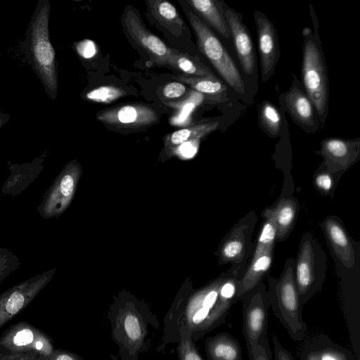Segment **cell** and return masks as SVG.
Listing matches in <instances>:
<instances>
[{
  "label": "cell",
  "mask_w": 360,
  "mask_h": 360,
  "mask_svg": "<svg viewBox=\"0 0 360 360\" xmlns=\"http://www.w3.org/2000/svg\"><path fill=\"white\" fill-rule=\"evenodd\" d=\"M246 267L231 264L214 283L187 302L173 306L164 319L163 333L157 352H163L168 344L179 342V326L188 330L195 342L224 323L231 307L237 302L238 281Z\"/></svg>",
  "instance_id": "6da1fadb"
},
{
  "label": "cell",
  "mask_w": 360,
  "mask_h": 360,
  "mask_svg": "<svg viewBox=\"0 0 360 360\" xmlns=\"http://www.w3.org/2000/svg\"><path fill=\"white\" fill-rule=\"evenodd\" d=\"M108 317L120 360H138L141 353L151 348L154 333L160 326L155 314L132 301L115 303Z\"/></svg>",
  "instance_id": "7a4b0ae2"
},
{
  "label": "cell",
  "mask_w": 360,
  "mask_h": 360,
  "mask_svg": "<svg viewBox=\"0 0 360 360\" xmlns=\"http://www.w3.org/2000/svg\"><path fill=\"white\" fill-rule=\"evenodd\" d=\"M295 259L288 258L279 278H269L268 295L273 312L295 341L302 340L307 326L302 318V305L295 280Z\"/></svg>",
  "instance_id": "3957f363"
},
{
  "label": "cell",
  "mask_w": 360,
  "mask_h": 360,
  "mask_svg": "<svg viewBox=\"0 0 360 360\" xmlns=\"http://www.w3.org/2000/svg\"><path fill=\"white\" fill-rule=\"evenodd\" d=\"M302 82L304 92L312 103L320 124L328 117L329 86L326 60L317 33L303 29Z\"/></svg>",
  "instance_id": "277c9868"
},
{
  "label": "cell",
  "mask_w": 360,
  "mask_h": 360,
  "mask_svg": "<svg viewBox=\"0 0 360 360\" xmlns=\"http://www.w3.org/2000/svg\"><path fill=\"white\" fill-rule=\"evenodd\" d=\"M326 271L327 257L324 250L311 233H305L300 240L294 267L302 305L321 289Z\"/></svg>",
  "instance_id": "5b68a950"
},
{
  "label": "cell",
  "mask_w": 360,
  "mask_h": 360,
  "mask_svg": "<svg viewBox=\"0 0 360 360\" xmlns=\"http://www.w3.org/2000/svg\"><path fill=\"white\" fill-rule=\"evenodd\" d=\"M194 32L200 51L212 65L222 80L240 95L245 93V84L237 66L217 36L192 11H186Z\"/></svg>",
  "instance_id": "8992f818"
},
{
  "label": "cell",
  "mask_w": 360,
  "mask_h": 360,
  "mask_svg": "<svg viewBox=\"0 0 360 360\" xmlns=\"http://www.w3.org/2000/svg\"><path fill=\"white\" fill-rule=\"evenodd\" d=\"M53 349L51 337L25 321L10 326L0 336V360H35Z\"/></svg>",
  "instance_id": "52a82bcc"
},
{
  "label": "cell",
  "mask_w": 360,
  "mask_h": 360,
  "mask_svg": "<svg viewBox=\"0 0 360 360\" xmlns=\"http://www.w3.org/2000/svg\"><path fill=\"white\" fill-rule=\"evenodd\" d=\"M243 333L248 356L253 348L267 338L268 311L270 307L266 285L259 282L241 300Z\"/></svg>",
  "instance_id": "ba28073f"
},
{
  "label": "cell",
  "mask_w": 360,
  "mask_h": 360,
  "mask_svg": "<svg viewBox=\"0 0 360 360\" xmlns=\"http://www.w3.org/2000/svg\"><path fill=\"white\" fill-rule=\"evenodd\" d=\"M257 222L255 211L251 210L231 227L220 245L221 264L248 266L255 249L252 235Z\"/></svg>",
  "instance_id": "9c48e42d"
},
{
  "label": "cell",
  "mask_w": 360,
  "mask_h": 360,
  "mask_svg": "<svg viewBox=\"0 0 360 360\" xmlns=\"http://www.w3.org/2000/svg\"><path fill=\"white\" fill-rule=\"evenodd\" d=\"M123 30L131 43L154 63L165 65L171 48L152 33L143 24L136 8L128 5L122 15Z\"/></svg>",
  "instance_id": "30bf717a"
},
{
  "label": "cell",
  "mask_w": 360,
  "mask_h": 360,
  "mask_svg": "<svg viewBox=\"0 0 360 360\" xmlns=\"http://www.w3.org/2000/svg\"><path fill=\"white\" fill-rule=\"evenodd\" d=\"M55 269L46 271L0 294V328L26 308L52 278Z\"/></svg>",
  "instance_id": "8fae6325"
},
{
  "label": "cell",
  "mask_w": 360,
  "mask_h": 360,
  "mask_svg": "<svg viewBox=\"0 0 360 360\" xmlns=\"http://www.w3.org/2000/svg\"><path fill=\"white\" fill-rule=\"evenodd\" d=\"M96 119L103 124L120 130L146 129L159 122L156 111L143 103H127L97 112Z\"/></svg>",
  "instance_id": "7c38bea8"
},
{
  "label": "cell",
  "mask_w": 360,
  "mask_h": 360,
  "mask_svg": "<svg viewBox=\"0 0 360 360\" xmlns=\"http://www.w3.org/2000/svg\"><path fill=\"white\" fill-rule=\"evenodd\" d=\"M257 48L259 56L262 82L274 74L280 57V46L276 27L266 15L258 10L254 12Z\"/></svg>",
  "instance_id": "4fadbf2b"
},
{
  "label": "cell",
  "mask_w": 360,
  "mask_h": 360,
  "mask_svg": "<svg viewBox=\"0 0 360 360\" xmlns=\"http://www.w3.org/2000/svg\"><path fill=\"white\" fill-rule=\"evenodd\" d=\"M75 172L72 167L64 169L46 191L37 207L43 219L58 217L67 208L75 190Z\"/></svg>",
  "instance_id": "5bb4252c"
},
{
  "label": "cell",
  "mask_w": 360,
  "mask_h": 360,
  "mask_svg": "<svg viewBox=\"0 0 360 360\" xmlns=\"http://www.w3.org/2000/svg\"><path fill=\"white\" fill-rule=\"evenodd\" d=\"M316 153L323 158V162L329 172L342 174L359 160L360 139H325L321 141V148Z\"/></svg>",
  "instance_id": "9a60e30c"
},
{
  "label": "cell",
  "mask_w": 360,
  "mask_h": 360,
  "mask_svg": "<svg viewBox=\"0 0 360 360\" xmlns=\"http://www.w3.org/2000/svg\"><path fill=\"white\" fill-rule=\"evenodd\" d=\"M225 17L240 67L246 75L252 76L255 73L257 65L254 44L249 30L243 22L241 15L233 8L228 7Z\"/></svg>",
  "instance_id": "2e32d148"
},
{
  "label": "cell",
  "mask_w": 360,
  "mask_h": 360,
  "mask_svg": "<svg viewBox=\"0 0 360 360\" xmlns=\"http://www.w3.org/2000/svg\"><path fill=\"white\" fill-rule=\"evenodd\" d=\"M284 102L292 119L305 131L315 133L319 129L320 122L312 103L295 82L285 94Z\"/></svg>",
  "instance_id": "e0dca14e"
},
{
  "label": "cell",
  "mask_w": 360,
  "mask_h": 360,
  "mask_svg": "<svg viewBox=\"0 0 360 360\" xmlns=\"http://www.w3.org/2000/svg\"><path fill=\"white\" fill-rule=\"evenodd\" d=\"M322 228L338 259L345 267H353L356 259L355 249L342 221L336 216H328L322 222Z\"/></svg>",
  "instance_id": "ac0fdd59"
},
{
  "label": "cell",
  "mask_w": 360,
  "mask_h": 360,
  "mask_svg": "<svg viewBox=\"0 0 360 360\" xmlns=\"http://www.w3.org/2000/svg\"><path fill=\"white\" fill-rule=\"evenodd\" d=\"M187 3L196 15L210 28L214 30L226 39H231L229 28L225 17L228 8L220 0H188Z\"/></svg>",
  "instance_id": "d6986e66"
},
{
  "label": "cell",
  "mask_w": 360,
  "mask_h": 360,
  "mask_svg": "<svg viewBox=\"0 0 360 360\" xmlns=\"http://www.w3.org/2000/svg\"><path fill=\"white\" fill-rule=\"evenodd\" d=\"M300 360H354L348 349L326 335H319L307 342L300 352Z\"/></svg>",
  "instance_id": "ffe728a7"
},
{
  "label": "cell",
  "mask_w": 360,
  "mask_h": 360,
  "mask_svg": "<svg viewBox=\"0 0 360 360\" xmlns=\"http://www.w3.org/2000/svg\"><path fill=\"white\" fill-rule=\"evenodd\" d=\"M273 249L252 257L238 281L236 300L241 301L245 294L262 281L270 269Z\"/></svg>",
  "instance_id": "44dd1931"
},
{
  "label": "cell",
  "mask_w": 360,
  "mask_h": 360,
  "mask_svg": "<svg viewBox=\"0 0 360 360\" xmlns=\"http://www.w3.org/2000/svg\"><path fill=\"white\" fill-rule=\"evenodd\" d=\"M148 13L155 22L175 35L182 34L186 24L174 4L166 0H147Z\"/></svg>",
  "instance_id": "7402d4cb"
},
{
  "label": "cell",
  "mask_w": 360,
  "mask_h": 360,
  "mask_svg": "<svg viewBox=\"0 0 360 360\" xmlns=\"http://www.w3.org/2000/svg\"><path fill=\"white\" fill-rule=\"evenodd\" d=\"M269 211L276 225V241L286 240L295 227L299 203L293 197H282Z\"/></svg>",
  "instance_id": "603a6c76"
},
{
  "label": "cell",
  "mask_w": 360,
  "mask_h": 360,
  "mask_svg": "<svg viewBox=\"0 0 360 360\" xmlns=\"http://www.w3.org/2000/svg\"><path fill=\"white\" fill-rule=\"evenodd\" d=\"M207 360H242L239 342L226 332L208 337L205 341Z\"/></svg>",
  "instance_id": "cb8c5ba5"
},
{
  "label": "cell",
  "mask_w": 360,
  "mask_h": 360,
  "mask_svg": "<svg viewBox=\"0 0 360 360\" xmlns=\"http://www.w3.org/2000/svg\"><path fill=\"white\" fill-rule=\"evenodd\" d=\"M176 79L184 84L202 94L207 100L225 101L227 86L214 76L193 77L180 75Z\"/></svg>",
  "instance_id": "d4e9b609"
},
{
  "label": "cell",
  "mask_w": 360,
  "mask_h": 360,
  "mask_svg": "<svg viewBox=\"0 0 360 360\" xmlns=\"http://www.w3.org/2000/svg\"><path fill=\"white\" fill-rule=\"evenodd\" d=\"M11 174L4 182L1 192L4 195H17L25 190L39 175L40 166H10Z\"/></svg>",
  "instance_id": "484cf974"
},
{
  "label": "cell",
  "mask_w": 360,
  "mask_h": 360,
  "mask_svg": "<svg viewBox=\"0 0 360 360\" xmlns=\"http://www.w3.org/2000/svg\"><path fill=\"white\" fill-rule=\"evenodd\" d=\"M183 75L193 77L214 76L212 71L192 56L172 49L167 58L166 65Z\"/></svg>",
  "instance_id": "4316f807"
},
{
  "label": "cell",
  "mask_w": 360,
  "mask_h": 360,
  "mask_svg": "<svg viewBox=\"0 0 360 360\" xmlns=\"http://www.w3.org/2000/svg\"><path fill=\"white\" fill-rule=\"evenodd\" d=\"M219 125V122L213 121L181 128L170 133L167 136L166 143L169 146L176 147L186 142L198 140L215 131Z\"/></svg>",
  "instance_id": "83f0119b"
},
{
  "label": "cell",
  "mask_w": 360,
  "mask_h": 360,
  "mask_svg": "<svg viewBox=\"0 0 360 360\" xmlns=\"http://www.w3.org/2000/svg\"><path fill=\"white\" fill-rule=\"evenodd\" d=\"M262 216L263 217V223L252 256L268 250L274 249V243L276 241V225L269 207L263 210Z\"/></svg>",
  "instance_id": "f1b7e54d"
},
{
  "label": "cell",
  "mask_w": 360,
  "mask_h": 360,
  "mask_svg": "<svg viewBox=\"0 0 360 360\" xmlns=\"http://www.w3.org/2000/svg\"><path fill=\"white\" fill-rule=\"evenodd\" d=\"M259 122L263 130L270 136H279L281 117L278 109L271 102L264 101L259 110Z\"/></svg>",
  "instance_id": "f546056e"
},
{
  "label": "cell",
  "mask_w": 360,
  "mask_h": 360,
  "mask_svg": "<svg viewBox=\"0 0 360 360\" xmlns=\"http://www.w3.org/2000/svg\"><path fill=\"white\" fill-rule=\"evenodd\" d=\"M179 340L176 347L178 360H204L195 346L191 333L183 326H179Z\"/></svg>",
  "instance_id": "4dcf8cb0"
},
{
  "label": "cell",
  "mask_w": 360,
  "mask_h": 360,
  "mask_svg": "<svg viewBox=\"0 0 360 360\" xmlns=\"http://www.w3.org/2000/svg\"><path fill=\"white\" fill-rule=\"evenodd\" d=\"M127 94L125 89L112 85L99 86L91 89L86 94L87 100L94 103H110Z\"/></svg>",
  "instance_id": "1f68e13d"
},
{
  "label": "cell",
  "mask_w": 360,
  "mask_h": 360,
  "mask_svg": "<svg viewBox=\"0 0 360 360\" xmlns=\"http://www.w3.org/2000/svg\"><path fill=\"white\" fill-rule=\"evenodd\" d=\"M341 175L329 172L323 162L314 175V185L321 194L332 195Z\"/></svg>",
  "instance_id": "d6a6232c"
},
{
  "label": "cell",
  "mask_w": 360,
  "mask_h": 360,
  "mask_svg": "<svg viewBox=\"0 0 360 360\" xmlns=\"http://www.w3.org/2000/svg\"><path fill=\"white\" fill-rule=\"evenodd\" d=\"M20 265L19 258L13 252L5 248H0V283L3 282Z\"/></svg>",
  "instance_id": "836d02e7"
},
{
  "label": "cell",
  "mask_w": 360,
  "mask_h": 360,
  "mask_svg": "<svg viewBox=\"0 0 360 360\" xmlns=\"http://www.w3.org/2000/svg\"><path fill=\"white\" fill-rule=\"evenodd\" d=\"M187 87L181 82H173L166 84L162 91V96L167 101L182 98L188 93Z\"/></svg>",
  "instance_id": "e575fe53"
},
{
  "label": "cell",
  "mask_w": 360,
  "mask_h": 360,
  "mask_svg": "<svg viewBox=\"0 0 360 360\" xmlns=\"http://www.w3.org/2000/svg\"><path fill=\"white\" fill-rule=\"evenodd\" d=\"M34 54L37 60L44 65H51L54 59V51L51 44L46 41L36 44Z\"/></svg>",
  "instance_id": "d590c367"
},
{
  "label": "cell",
  "mask_w": 360,
  "mask_h": 360,
  "mask_svg": "<svg viewBox=\"0 0 360 360\" xmlns=\"http://www.w3.org/2000/svg\"><path fill=\"white\" fill-rule=\"evenodd\" d=\"M250 360H273L268 338L264 339L252 349Z\"/></svg>",
  "instance_id": "8d00e7d4"
},
{
  "label": "cell",
  "mask_w": 360,
  "mask_h": 360,
  "mask_svg": "<svg viewBox=\"0 0 360 360\" xmlns=\"http://www.w3.org/2000/svg\"><path fill=\"white\" fill-rule=\"evenodd\" d=\"M35 360H84V359L70 351L54 349L49 355L40 356Z\"/></svg>",
  "instance_id": "74e56055"
},
{
  "label": "cell",
  "mask_w": 360,
  "mask_h": 360,
  "mask_svg": "<svg viewBox=\"0 0 360 360\" xmlns=\"http://www.w3.org/2000/svg\"><path fill=\"white\" fill-rule=\"evenodd\" d=\"M276 360H295L290 352L285 349L276 336L272 337Z\"/></svg>",
  "instance_id": "f35d334b"
},
{
  "label": "cell",
  "mask_w": 360,
  "mask_h": 360,
  "mask_svg": "<svg viewBox=\"0 0 360 360\" xmlns=\"http://www.w3.org/2000/svg\"><path fill=\"white\" fill-rule=\"evenodd\" d=\"M78 50L81 55L85 58L91 57L94 52V44L91 41H86L82 43L78 47Z\"/></svg>",
  "instance_id": "ab89813d"
},
{
  "label": "cell",
  "mask_w": 360,
  "mask_h": 360,
  "mask_svg": "<svg viewBox=\"0 0 360 360\" xmlns=\"http://www.w3.org/2000/svg\"><path fill=\"white\" fill-rule=\"evenodd\" d=\"M181 153L186 158H191L196 152V148L189 142H186L179 146Z\"/></svg>",
  "instance_id": "60d3db41"
}]
</instances>
